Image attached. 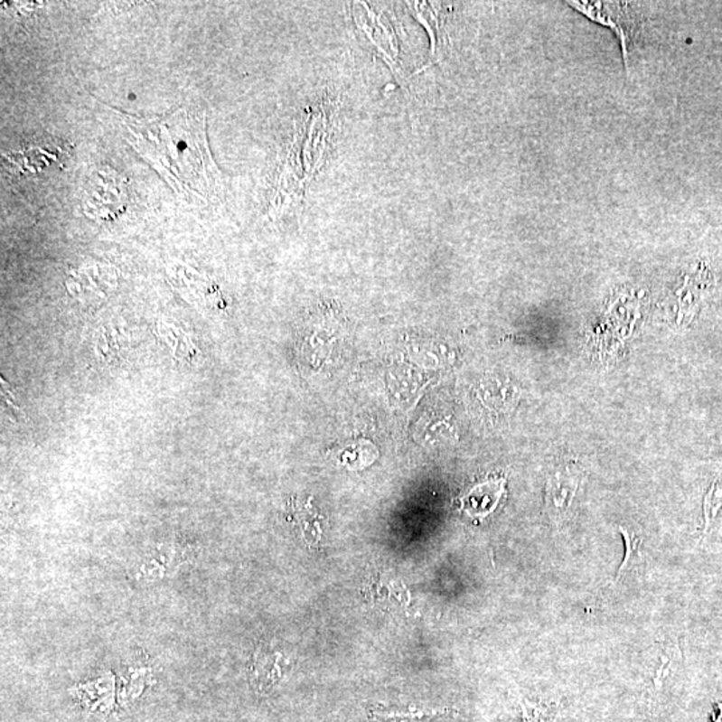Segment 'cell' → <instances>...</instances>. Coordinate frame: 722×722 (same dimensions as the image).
Listing matches in <instances>:
<instances>
[{"mask_svg": "<svg viewBox=\"0 0 722 722\" xmlns=\"http://www.w3.org/2000/svg\"><path fill=\"white\" fill-rule=\"evenodd\" d=\"M620 530L621 532H623L626 553H624L623 565H621L620 570H618L617 573V581H620L621 577L629 573L637 563H640L641 557H642V554H641L640 538L635 537L634 532L629 531V530L624 529V527H621Z\"/></svg>", "mask_w": 722, "mask_h": 722, "instance_id": "7", "label": "cell"}, {"mask_svg": "<svg viewBox=\"0 0 722 722\" xmlns=\"http://www.w3.org/2000/svg\"><path fill=\"white\" fill-rule=\"evenodd\" d=\"M448 709H431V708H417L411 707L408 712H400V710H391V712H373L372 718L389 722H417L423 720H429V718L437 717L439 715H445Z\"/></svg>", "mask_w": 722, "mask_h": 722, "instance_id": "6", "label": "cell"}, {"mask_svg": "<svg viewBox=\"0 0 722 722\" xmlns=\"http://www.w3.org/2000/svg\"><path fill=\"white\" fill-rule=\"evenodd\" d=\"M568 5L586 15L595 23L607 26L615 33L623 46L624 62L629 69L633 41L638 30V21L633 16L632 8L626 3L567 2Z\"/></svg>", "mask_w": 722, "mask_h": 722, "instance_id": "2", "label": "cell"}, {"mask_svg": "<svg viewBox=\"0 0 722 722\" xmlns=\"http://www.w3.org/2000/svg\"><path fill=\"white\" fill-rule=\"evenodd\" d=\"M133 146L146 158L178 193L211 200L221 186L211 160L205 119L196 111L181 108L153 121L127 124Z\"/></svg>", "mask_w": 722, "mask_h": 722, "instance_id": "1", "label": "cell"}, {"mask_svg": "<svg viewBox=\"0 0 722 722\" xmlns=\"http://www.w3.org/2000/svg\"><path fill=\"white\" fill-rule=\"evenodd\" d=\"M704 534L722 538V465L713 475L712 483L705 495Z\"/></svg>", "mask_w": 722, "mask_h": 722, "instance_id": "4", "label": "cell"}, {"mask_svg": "<svg viewBox=\"0 0 722 722\" xmlns=\"http://www.w3.org/2000/svg\"><path fill=\"white\" fill-rule=\"evenodd\" d=\"M525 716L527 722H543V718H540V716L538 715V710L535 709V708L526 707Z\"/></svg>", "mask_w": 722, "mask_h": 722, "instance_id": "8", "label": "cell"}, {"mask_svg": "<svg viewBox=\"0 0 722 722\" xmlns=\"http://www.w3.org/2000/svg\"><path fill=\"white\" fill-rule=\"evenodd\" d=\"M578 475L571 473L568 467L558 471L550 479L548 484V498L553 503L554 509L563 510L571 503L578 489Z\"/></svg>", "mask_w": 722, "mask_h": 722, "instance_id": "5", "label": "cell"}, {"mask_svg": "<svg viewBox=\"0 0 722 722\" xmlns=\"http://www.w3.org/2000/svg\"><path fill=\"white\" fill-rule=\"evenodd\" d=\"M506 493V478L495 476L474 486L459 499L460 510L474 520H483L495 511Z\"/></svg>", "mask_w": 722, "mask_h": 722, "instance_id": "3", "label": "cell"}]
</instances>
